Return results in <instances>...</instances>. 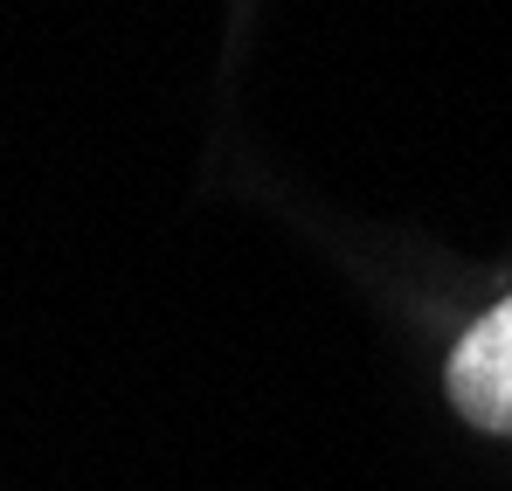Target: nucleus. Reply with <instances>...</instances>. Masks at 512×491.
Here are the masks:
<instances>
[{
    "mask_svg": "<svg viewBox=\"0 0 512 491\" xmlns=\"http://www.w3.org/2000/svg\"><path fill=\"white\" fill-rule=\"evenodd\" d=\"M443 388H450V409L471 429L512 436V298H499L457 339V353L443 367Z\"/></svg>",
    "mask_w": 512,
    "mask_h": 491,
    "instance_id": "nucleus-1",
    "label": "nucleus"
}]
</instances>
